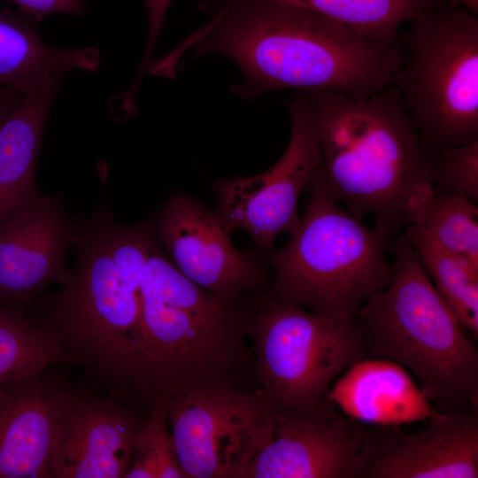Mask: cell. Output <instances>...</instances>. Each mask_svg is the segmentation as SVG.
<instances>
[{
	"instance_id": "3",
	"label": "cell",
	"mask_w": 478,
	"mask_h": 478,
	"mask_svg": "<svg viewBox=\"0 0 478 478\" xmlns=\"http://www.w3.org/2000/svg\"><path fill=\"white\" fill-rule=\"evenodd\" d=\"M143 345L134 395L151 407L187 393L235 386L248 362L251 312L185 277L164 254L148 261L140 288Z\"/></svg>"
},
{
	"instance_id": "11",
	"label": "cell",
	"mask_w": 478,
	"mask_h": 478,
	"mask_svg": "<svg viewBox=\"0 0 478 478\" xmlns=\"http://www.w3.org/2000/svg\"><path fill=\"white\" fill-rule=\"evenodd\" d=\"M154 228L174 266L222 301L242 305L266 281V257L237 250L217 212L191 197L172 194Z\"/></svg>"
},
{
	"instance_id": "5",
	"label": "cell",
	"mask_w": 478,
	"mask_h": 478,
	"mask_svg": "<svg viewBox=\"0 0 478 478\" xmlns=\"http://www.w3.org/2000/svg\"><path fill=\"white\" fill-rule=\"evenodd\" d=\"M289 239L266 257L270 293L314 313L353 319L394 274L388 235L369 227L315 187Z\"/></svg>"
},
{
	"instance_id": "2",
	"label": "cell",
	"mask_w": 478,
	"mask_h": 478,
	"mask_svg": "<svg viewBox=\"0 0 478 478\" xmlns=\"http://www.w3.org/2000/svg\"><path fill=\"white\" fill-rule=\"evenodd\" d=\"M303 93L316 119L321 152L309 189L342 203L358 220L372 216L376 227L395 238L407 225L408 197L432 183L434 163L397 90L389 85L364 98Z\"/></svg>"
},
{
	"instance_id": "6",
	"label": "cell",
	"mask_w": 478,
	"mask_h": 478,
	"mask_svg": "<svg viewBox=\"0 0 478 478\" xmlns=\"http://www.w3.org/2000/svg\"><path fill=\"white\" fill-rule=\"evenodd\" d=\"M402 32L405 58L390 81L423 148L478 140V19L435 0Z\"/></svg>"
},
{
	"instance_id": "30",
	"label": "cell",
	"mask_w": 478,
	"mask_h": 478,
	"mask_svg": "<svg viewBox=\"0 0 478 478\" xmlns=\"http://www.w3.org/2000/svg\"><path fill=\"white\" fill-rule=\"evenodd\" d=\"M450 4H456L462 5L474 14H477L478 12V0H444Z\"/></svg>"
},
{
	"instance_id": "19",
	"label": "cell",
	"mask_w": 478,
	"mask_h": 478,
	"mask_svg": "<svg viewBox=\"0 0 478 478\" xmlns=\"http://www.w3.org/2000/svg\"><path fill=\"white\" fill-rule=\"evenodd\" d=\"M36 25L19 11L0 10V91L27 95L69 71L95 72L98 68L97 49L53 48L44 42Z\"/></svg>"
},
{
	"instance_id": "26",
	"label": "cell",
	"mask_w": 478,
	"mask_h": 478,
	"mask_svg": "<svg viewBox=\"0 0 478 478\" xmlns=\"http://www.w3.org/2000/svg\"><path fill=\"white\" fill-rule=\"evenodd\" d=\"M433 190L478 201V140L434 154Z\"/></svg>"
},
{
	"instance_id": "16",
	"label": "cell",
	"mask_w": 478,
	"mask_h": 478,
	"mask_svg": "<svg viewBox=\"0 0 478 478\" xmlns=\"http://www.w3.org/2000/svg\"><path fill=\"white\" fill-rule=\"evenodd\" d=\"M48 368L0 393V478L50 477L58 429L75 390Z\"/></svg>"
},
{
	"instance_id": "17",
	"label": "cell",
	"mask_w": 478,
	"mask_h": 478,
	"mask_svg": "<svg viewBox=\"0 0 478 478\" xmlns=\"http://www.w3.org/2000/svg\"><path fill=\"white\" fill-rule=\"evenodd\" d=\"M326 396L344 414L367 426L426 421L438 412L405 367L382 358L351 365Z\"/></svg>"
},
{
	"instance_id": "1",
	"label": "cell",
	"mask_w": 478,
	"mask_h": 478,
	"mask_svg": "<svg viewBox=\"0 0 478 478\" xmlns=\"http://www.w3.org/2000/svg\"><path fill=\"white\" fill-rule=\"evenodd\" d=\"M220 55L242 73L232 92L254 100L271 91L326 90L364 98L385 90L404 63L401 43L364 37L321 14L288 4L253 1L211 19L167 54L177 64Z\"/></svg>"
},
{
	"instance_id": "15",
	"label": "cell",
	"mask_w": 478,
	"mask_h": 478,
	"mask_svg": "<svg viewBox=\"0 0 478 478\" xmlns=\"http://www.w3.org/2000/svg\"><path fill=\"white\" fill-rule=\"evenodd\" d=\"M142 420L114 400L74 392L53 451V478H121Z\"/></svg>"
},
{
	"instance_id": "25",
	"label": "cell",
	"mask_w": 478,
	"mask_h": 478,
	"mask_svg": "<svg viewBox=\"0 0 478 478\" xmlns=\"http://www.w3.org/2000/svg\"><path fill=\"white\" fill-rule=\"evenodd\" d=\"M106 235L110 255L119 277L128 287L140 291L145 265L158 248L154 223L122 227L115 225L110 215Z\"/></svg>"
},
{
	"instance_id": "27",
	"label": "cell",
	"mask_w": 478,
	"mask_h": 478,
	"mask_svg": "<svg viewBox=\"0 0 478 478\" xmlns=\"http://www.w3.org/2000/svg\"><path fill=\"white\" fill-rule=\"evenodd\" d=\"M173 0H143L149 14V35L146 50L138 73L131 84L133 89H139L142 78L151 64L153 51L163 28L167 10Z\"/></svg>"
},
{
	"instance_id": "24",
	"label": "cell",
	"mask_w": 478,
	"mask_h": 478,
	"mask_svg": "<svg viewBox=\"0 0 478 478\" xmlns=\"http://www.w3.org/2000/svg\"><path fill=\"white\" fill-rule=\"evenodd\" d=\"M134 440L131 466L125 478H186L167 422V401H159Z\"/></svg>"
},
{
	"instance_id": "28",
	"label": "cell",
	"mask_w": 478,
	"mask_h": 478,
	"mask_svg": "<svg viewBox=\"0 0 478 478\" xmlns=\"http://www.w3.org/2000/svg\"><path fill=\"white\" fill-rule=\"evenodd\" d=\"M19 6V11L28 15L37 23L52 13L81 15L84 0H9Z\"/></svg>"
},
{
	"instance_id": "29",
	"label": "cell",
	"mask_w": 478,
	"mask_h": 478,
	"mask_svg": "<svg viewBox=\"0 0 478 478\" xmlns=\"http://www.w3.org/2000/svg\"><path fill=\"white\" fill-rule=\"evenodd\" d=\"M23 94L14 90L0 91V126L13 104Z\"/></svg>"
},
{
	"instance_id": "20",
	"label": "cell",
	"mask_w": 478,
	"mask_h": 478,
	"mask_svg": "<svg viewBox=\"0 0 478 478\" xmlns=\"http://www.w3.org/2000/svg\"><path fill=\"white\" fill-rule=\"evenodd\" d=\"M262 0L212 2L205 11L213 17L241 4ZM291 4L321 14L364 37L386 44L398 43L401 25L413 20L435 0H263Z\"/></svg>"
},
{
	"instance_id": "18",
	"label": "cell",
	"mask_w": 478,
	"mask_h": 478,
	"mask_svg": "<svg viewBox=\"0 0 478 478\" xmlns=\"http://www.w3.org/2000/svg\"><path fill=\"white\" fill-rule=\"evenodd\" d=\"M61 77L13 104L0 126V222L40 193L35 167L42 137Z\"/></svg>"
},
{
	"instance_id": "7",
	"label": "cell",
	"mask_w": 478,
	"mask_h": 478,
	"mask_svg": "<svg viewBox=\"0 0 478 478\" xmlns=\"http://www.w3.org/2000/svg\"><path fill=\"white\" fill-rule=\"evenodd\" d=\"M109 217L102 208L75 229L76 268L44 326L76 363L127 397L133 395L142 351V298L120 280L112 260Z\"/></svg>"
},
{
	"instance_id": "12",
	"label": "cell",
	"mask_w": 478,
	"mask_h": 478,
	"mask_svg": "<svg viewBox=\"0 0 478 478\" xmlns=\"http://www.w3.org/2000/svg\"><path fill=\"white\" fill-rule=\"evenodd\" d=\"M425 422L416 432L366 425L355 478H477L478 409Z\"/></svg>"
},
{
	"instance_id": "23",
	"label": "cell",
	"mask_w": 478,
	"mask_h": 478,
	"mask_svg": "<svg viewBox=\"0 0 478 478\" xmlns=\"http://www.w3.org/2000/svg\"><path fill=\"white\" fill-rule=\"evenodd\" d=\"M62 362L76 363L50 329L26 319L24 310L0 306V393Z\"/></svg>"
},
{
	"instance_id": "22",
	"label": "cell",
	"mask_w": 478,
	"mask_h": 478,
	"mask_svg": "<svg viewBox=\"0 0 478 478\" xmlns=\"http://www.w3.org/2000/svg\"><path fill=\"white\" fill-rule=\"evenodd\" d=\"M407 224L424 228L444 248L478 266V207L456 195L436 194L431 182L417 187L405 203Z\"/></svg>"
},
{
	"instance_id": "10",
	"label": "cell",
	"mask_w": 478,
	"mask_h": 478,
	"mask_svg": "<svg viewBox=\"0 0 478 478\" xmlns=\"http://www.w3.org/2000/svg\"><path fill=\"white\" fill-rule=\"evenodd\" d=\"M291 120L289 144L266 172L251 177L214 181L217 214L226 230L246 231L257 248L270 252L275 238L298 220L297 202L308 189L321 159L319 131L307 96L286 102Z\"/></svg>"
},
{
	"instance_id": "21",
	"label": "cell",
	"mask_w": 478,
	"mask_h": 478,
	"mask_svg": "<svg viewBox=\"0 0 478 478\" xmlns=\"http://www.w3.org/2000/svg\"><path fill=\"white\" fill-rule=\"evenodd\" d=\"M434 286L474 341L478 338V266L444 248L418 225L403 231Z\"/></svg>"
},
{
	"instance_id": "8",
	"label": "cell",
	"mask_w": 478,
	"mask_h": 478,
	"mask_svg": "<svg viewBox=\"0 0 478 478\" xmlns=\"http://www.w3.org/2000/svg\"><path fill=\"white\" fill-rule=\"evenodd\" d=\"M247 335L260 392L278 414L314 409L339 375L366 358L354 319L320 315L270 292L251 312Z\"/></svg>"
},
{
	"instance_id": "4",
	"label": "cell",
	"mask_w": 478,
	"mask_h": 478,
	"mask_svg": "<svg viewBox=\"0 0 478 478\" xmlns=\"http://www.w3.org/2000/svg\"><path fill=\"white\" fill-rule=\"evenodd\" d=\"M394 274L371 294L354 321L366 358L394 361L440 412L478 409V350L400 233L389 243Z\"/></svg>"
},
{
	"instance_id": "9",
	"label": "cell",
	"mask_w": 478,
	"mask_h": 478,
	"mask_svg": "<svg viewBox=\"0 0 478 478\" xmlns=\"http://www.w3.org/2000/svg\"><path fill=\"white\" fill-rule=\"evenodd\" d=\"M277 412L261 393L222 386L167 401V416L186 478H246L270 440Z\"/></svg>"
},
{
	"instance_id": "14",
	"label": "cell",
	"mask_w": 478,
	"mask_h": 478,
	"mask_svg": "<svg viewBox=\"0 0 478 478\" xmlns=\"http://www.w3.org/2000/svg\"><path fill=\"white\" fill-rule=\"evenodd\" d=\"M75 229L60 198L41 194L0 222V306L24 310L50 283L70 280Z\"/></svg>"
},
{
	"instance_id": "13",
	"label": "cell",
	"mask_w": 478,
	"mask_h": 478,
	"mask_svg": "<svg viewBox=\"0 0 478 478\" xmlns=\"http://www.w3.org/2000/svg\"><path fill=\"white\" fill-rule=\"evenodd\" d=\"M365 426L326 395L312 410L277 414L246 478H355Z\"/></svg>"
}]
</instances>
